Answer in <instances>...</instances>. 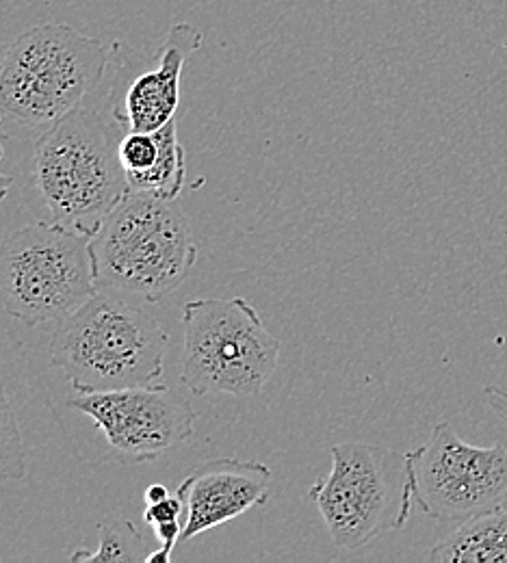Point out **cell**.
Wrapping results in <instances>:
<instances>
[{
    "label": "cell",
    "mask_w": 507,
    "mask_h": 563,
    "mask_svg": "<svg viewBox=\"0 0 507 563\" xmlns=\"http://www.w3.org/2000/svg\"><path fill=\"white\" fill-rule=\"evenodd\" d=\"M167 334L158 321L113 290H100L59 321L51 364L78 395L147 386L163 377Z\"/></svg>",
    "instance_id": "1"
},
{
    "label": "cell",
    "mask_w": 507,
    "mask_h": 563,
    "mask_svg": "<svg viewBox=\"0 0 507 563\" xmlns=\"http://www.w3.org/2000/svg\"><path fill=\"white\" fill-rule=\"evenodd\" d=\"M486 401L488 408L495 412V417H499L507 424V388L506 386H497V384H488L486 388Z\"/></svg>",
    "instance_id": "18"
},
{
    "label": "cell",
    "mask_w": 507,
    "mask_h": 563,
    "mask_svg": "<svg viewBox=\"0 0 507 563\" xmlns=\"http://www.w3.org/2000/svg\"><path fill=\"white\" fill-rule=\"evenodd\" d=\"M185 514V503L178 494H169L158 503H150L145 505V522L156 527L161 522H172V520H180V516Z\"/></svg>",
    "instance_id": "17"
},
{
    "label": "cell",
    "mask_w": 507,
    "mask_h": 563,
    "mask_svg": "<svg viewBox=\"0 0 507 563\" xmlns=\"http://www.w3.org/2000/svg\"><path fill=\"white\" fill-rule=\"evenodd\" d=\"M272 468L254 460L218 457L198 464L176 493L185 503L180 542H189L252 507L265 505L272 496Z\"/></svg>",
    "instance_id": "10"
},
{
    "label": "cell",
    "mask_w": 507,
    "mask_h": 563,
    "mask_svg": "<svg viewBox=\"0 0 507 563\" xmlns=\"http://www.w3.org/2000/svg\"><path fill=\"white\" fill-rule=\"evenodd\" d=\"M4 141H7V133H4L2 126H0V163H2V156H4ZM11 185H13V178L7 176V174H2V169H0V202L9 196Z\"/></svg>",
    "instance_id": "19"
},
{
    "label": "cell",
    "mask_w": 507,
    "mask_h": 563,
    "mask_svg": "<svg viewBox=\"0 0 507 563\" xmlns=\"http://www.w3.org/2000/svg\"><path fill=\"white\" fill-rule=\"evenodd\" d=\"M89 236L35 221L0 241V303L26 325L62 321L98 292Z\"/></svg>",
    "instance_id": "6"
},
{
    "label": "cell",
    "mask_w": 507,
    "mask_h": 563,
    "mask_svg": "<svg viewBox=\"0 0 507 563\" xmlns=\"http://www.w3.org/2000/svg\"><path fill=\"white\" fill-rule=\"evenodd\" d=\"M107 46L70 24L48 22L22 33L0 62V120L51 129L98 87Z\"/></svg>",
    "instance_id": "3"
},
{
    "label": "cell",
    "mask_w": 507,
    "mask_h": 563,
    "mask_svg": "<svg viewBox=\"0 0 507 563\" xmlns=\"http://www.w3.org/2000/svg\"><path fill=\"white\" fill-rule=\"evenodd\" d=\"M68 408L91 419L111 455L124 464L154 462L183 446L198 421L189 401L163 384L76 395Z\"/></svg>",
    "instance_id": "9"
},
{
    "label": "cell",
    "mask_w": 507,
    "mask_h": 563,
    "mask_svg": "<svg viewBox=\"0 0 507 563\" xmlns=\"http://www.w3.org/2000/svg\"><path fill=\"white\" fill-rule=\"evenodd\" d=\"M330 457L332 471L308 496L339 551H361L406 527L415 500L406 455L366 442H341L330 449Z\"/></svg>",
    "instance_id": "7"
},
{
    "label": "cell",
    "mask_w": 507,
    "mask_h": 563,
    "mask_svg": "<svg viewBox=\"0 0 507 563\" xmlns=\"http://www.w3.org/2000/svg\"><path fill=\"white\" fill-rule=\"evenodd\" d=\"M432 563H507V509L462 522L430 551Z\"/></svg>",
    "instance_id": "12"
},
{
    "label": "cell",
    "mask_w": 507,
    "mask_h": 563,
    "mask_svg": "<svg viewBox=\"0 0 507 563\" xmlns=\"http://www.w3.org/2000/svg\"><path fill=\"white\" fill-rule=\"evenodd\" d=\"M115 147H118L120 165H122L124 174L129 176V174L147 172L156 163L161 143H158L156 131L154 133L129 131Z\"/></svg>",
    "instance_id": "16"
},
{
    "label": "cell",
    "mask_w": 507,
    "mask_h": 563,
    "mask_svg": "<svg viewBox=\"0 0 507 563\" xmlns=\"http://www.w3.org/2000/svg\"><path fill=\"white\" fill-rule=\"evenodd\" d=\"M31 178L53 223L89 239L129 196L118 147L102 118L82 107L37 140Z\"/></svg>",
    "instance_id": "4"
},
{
    "label": "cell",
    "mask_w": 507,
    "mask_h": 563,
    "mask_svg": "<svg viewBox=\"0 0 507 563\" xmlns=\"http://www.w3.org/2000/svg\"><path fill=\"white\" fill-rule=\"evenodd\" d=\"M406 471L415 503L438 522L462 525L506 498V446H475L451 422L434 424L428 442L406 453Z\"/></svg>",
    "instance_id": "8"
},
{
    "label": "cell",
    "mask_w": 507,
    "mask_h": 563,
    "mask_svg": "<svg viewBox=\"0 0 507 563\" xmlns=\"http://www.w3.org/2000/svg\"><path fill=\"white\" fill-rule=\"evenodd\" d=\"M158 135V158L142 174H129V194H150L163 200H176L187 183V152L178 140V122L172 120Z\"/></svg>",
    "instance_id": "13"
},
{
    "label": "cell",
    "mask_w": 507,
    "mask_h": 563,
    "mask_svg": "<svg viewBox=\"0 0 507 563\" xmlns=\"http://www.w3.org/2000/svg\"><path fill=\"white\" fill-rule=\"evenodd\" d=\"M169 490L165 488V486H161V484H154V486H150L147 490H145V505H150V503H158V500H163L165 496H169Z\"/></svg>",
    "instance_id": "20"
},
{
    "label": "cell",
    "mask_w": 507,
    "mask_h": 563,
    "mask_svg": "<svg viewBox=\"0 0 507 563\" xmlns=\"http://www.w3.org/2000/svg\"><path fill=\"white\" fill-rule=\"evenodd\" d=\"M183 330L180 377L194 395L252 397L278 368L280 341L243 297L187 301Z\"/></svg>",
    "instance_id": "5"
},
{
    "label": "cell",
    "mask_w": 507,
    "mask_h": 563,
    "mask_svg": "<svg viewBox=\"0 0 507 563\" xmlns=\"http://www.w3.org/2000/svg\"><path fill=\"white\" fill-rule=\"evenodd\" d=\"M100 288L144 301L174 292L191 274L198 250L176 200L129 194L89 239Z\"/></svg>",
    "instance_id": "2"
},
{
    "label": "cell",
    "mask_w": 507,
    "mask_h": 563,
    "mask_svg": "<svg viewBox=\"0 0 507 563\" xmlns=\"http://www.w3.org/2000/svg\"><path fill=\"white\" fill-rule=\"evenodd\" d=\"M26 475V446L13 401L0 384V484Z\"/></svg>",
    "instance_id": "15"
},
{
    "label": "cell",
    "mask_w": 507,
    "mask_h": 563,
    "mask_svg": "<svg viewBox=\"0 0 507 563\" xmlns=\"http://www.w3.org/2000/svg\"><path fill=\"white\" fill-rule=\"evenodd\" d=\"M147 558L144 538L131 520H111L98 525V547L93 553L80 549L74 563H137Z\"/></svg>",
    "instance_id": "14"
},
{
    "label": "cell",
    "mask_w": 507,
    "mask_h": 563,
    "mask_svg": "<svg viewBox=\"0 0 507 563\" xmlns=\"http://www.w3.org/2000/svg\"><path fill=\"white\" fill-rule=\"evenodd\" d=\"M200 29L178 22L167 33L156 66L135 74L131 80H118L113 87V118L129 131L154 133L176 120L180 104V80L187 62L202 46Z\"/></svg>",
    "instance_id": "11"
}]
</instances>
